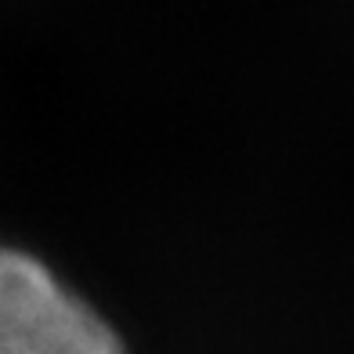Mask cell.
<instances>
[{
	"mask_svg": "<svg viewBox=\"0 0 354 354\" xmlns=\"http://www.w3.org/2000/svg\"><path fill=\"white\" fill-rule=\"evenodd\" d=\"M0 354H123V344L40 261L0 250Z\"/></svg>",
	"mask_w": 354,
	"mask_h": 354,
	"instance_id": "cell-1",
	"label": "cell"
}]
</instances>
